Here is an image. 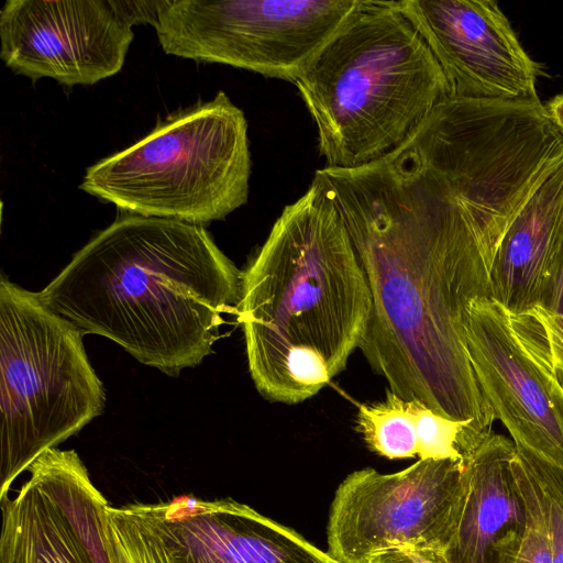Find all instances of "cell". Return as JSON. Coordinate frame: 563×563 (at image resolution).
Instances as JSON below:
<instances>
[{"instance_id": "cell-14", "label": "cell", "mask_w": 563, "mask_h": 563, "mask_svg": "<svg viewBox=\"0 0 563 563\" xmlns=\"http://www.w3.org/2000/svg\"><path fill=\"white\" fill-rule=\"evenodd\" d=\"M514 441L492 432L462 457L463 495L441 563H515L527 522Z\"/></svg>"}, {"instance_id": "cell-23", "label": "cell", "mask_w": 563, "mask_h": 563, "mask_svg": "<svg viewBox=\"0 0 563 563\" xmlns=\"http://www.w3.org/2000/svg\"><path fill=\"white\" fill-rule=\"evenodd\" d=\"M545 108L554 124L563 133V93L553 97Z\"/></svg>"}, {"instance_id": "cell-2", "label": "cell", "mask_w": 563, "mask_h": 563, "mask_svg": "<svg viewBox=\"0 0 563 563\" xmlns=\"http://www.w3.org/2000/svg\"><path fill=\"white\" fill-rule=\"evenodd\" d=\"M241 280L202 225L124 213L37 295L84 335L178 375L212 352L223 314L238 312Z\"/></svg>"}, {"instance_id": "cell-3", "label": "cell", "mask_w": 563, "mask_h": 563, "mask_svg": "<svg viewBox=\"0 0 563 563\" xmlns=\"http://www.w3.org/2000/svg\"><path fill=\"white\" fill-rule=\"evenodd\" d=\"M372 296L340 209L317 173L242 273L238 307L257 391L286 405L318 394L360 349Z\"/></svg>"}, {"instance_id": "cell-22", "label": "cell", "mask_w": 563, "mask_h": 563, "mask_svg": "<svg viewBox=\"0 0 563 563\" xmlns=\"http://www.w3.org/2000/svg\"><path fill=\"white\" fill-rule=\"evenodd\" d=\"M541 308L551 312L563 313V217L561 222V253L559 271L550 297Z\"/></svg>"}, {"instance_id": "cell-6", "label": "cell", "mask_w": 563, "mask_h": 563, "mask_svg": "<svg viewBox=\"0 0 563 563\" xmlns=\"http://www.w3.org/2000/svg\"><path fill=\"white\" fill-rule=\"evenodd\" d=\"M84 334L37 292L0 280V498L44 451L102 413Z\"/></svg>"}, {"instance_id": "cell-16", "label": "cell", "mask_w": 563, "mask_h": 563, "mask_svg": "<svg viewBox=\"0 0 563 563\" xmlns=\"http://www.w3.org/2000/svg\"><path fill=\"white\" fill-rule=\"evenodd\" d=\"M427 407L421 400H406L387 389L383 400L357 406L355 429L366 446L380 456L389 460L416 457Z\"/></svg>"}, {"instance_id": "cell-19", "label": "cell", "mask_w": 563, "mask_h": 563, "mask_svg": "<svg viewBox=\"0 0 563 563\" xmlns=\"http://www.w3.org/2000/svg\"><path fill=\"white\" fill-rule=\"evenodd\" d=\"M514 467L527 507L526 529L515 563H553L551 539L545 514L532 477L518 457V454H516Z\"/></svg>"}, {"instance_id": "cell-13", "label": "cell", "mask_w": 563, "mask_h": 563, "mask_svg": "<svg viewBox=\"0 0 563 563\" xmlns=\"http://www.w3.org/2000/svg\"><path fill=\"white\" fill-rule=\"evenodd\" d=\"M174 563H341L246 504L178 496L162 503Z\"/></svg>"}, {"instance_id": "cell-8", "label": "cell", "mask_w": 563, "mask_h": 563, "mask_svg": "<svg viewBox=\"0 0 563 563\" xmlns=\"http://www.w3.org/2000/svg\"><path fill=\"white\" fill-rule=\"evenodd\" d=\"M463 495L461 460H420L395 473L365 467L338 486L327 525V552L367 563L393 550L440 558L453 534Z\"/></svg>"}, {"instance_id": "cell-10", "label": "cell", "mask_w": 563, "mask_h": 563, "mask_svg": "<svg viewBox=\"0 0 563 563\" xmlns=\"http://www.w3.org/2000/svg\"><path fill=\"white\" fill-rule=\"evenodd\" d=\"M132 26L119 0H7L0 57L32 80L93 85L123 67Z\"/></svg>"}, {"instance_id": "cell-5", "label": "cell", "mask_w": 563, "mask_h": 563, "mask_svg": "<svg viewBox=\"0 0 563 563\" xmlns=\"http://www.w3.org/2000/svg\"><path fill=\"white\" fill-rule=\"evenodd\" d=\"M247 121L224 91L87 168L80 189L125 213L202 225L249 198Z\"/></svg>"}, {"instance_id": "cell-21", "label": "cell", "mask_w": 563, "mask_h": 563, "mask_svg": "<svg viewBox=\"0 0 563 563\" xmlns=\"http://www.w3.org/2000/svg\"><path fill=\"white\" fill-rule=\"evenodd\" d=\"M367 563H441L438 556L406 550H393L380 553Z\"/></svg>"}, {"instance_id": "cell-9", "label": "cell", "mask_w": 563, "mask_h": 563, "mask_svg": "<svg viewBox=\"0 0 563 563\" xmlns=\"http://www.w3.org/2000/svg\"><path fill=\"white\" fill-rule=\"evenodd\" d=\"M468 358L495 419L512 441L563 467V385L533 310L512 312L489 297L471 302Z\"/></svg>"}, {"instance_id": "cell-17", "label": "cell", "mask_w": 563, "mask_h": 563, "mask_svg": "<svg viewBox=\"0 0 563 563\" xmlns=\"http://www.w3.org/2000/svg\"><path fill=\"white\" fill-rule=\"evenodd\" d=\"M162 515V503L109 506L106 531L110 563H174Z\"/></svg>"}, {"instance_id": "cell-11", "label": "cell", "mask_w": 563, "mask_h": 563, "mask_svg": "<svg viewBox=\"0 0 563 563\" xmlns=\"http://www.w3.org/2000/svg\"><path fill=\"white\" fill-rule=\"evenodd\" d=\"M18 494L0 498V563H110L107 499L74 450L51 448Z\"/></svg>"}, {"instance_id": "cell-12", "label": "cell", "mask_w": 563, "mask_h": 563, "mask_svg": "<svg viewBox=\"0 0 563 563\" xmlns=\"http://www.w3.org/2000/svg\"><path fill=\"white\" fill-rule=\"evenodd\" d=\"M422 35L448 81L450 97L534 101L538 64L493 0L394 1Z\"/></svg>"}, {"instance_id": "cell-15", "label": "cell", "mask_w": 563, "mask_h": 563, "mask_svg": "<svg viewBox=\"0 0 563 563\" xmlns=\"http://www.w3.org/2000/svg\"><path fill=\"white\" fill-rule=\"evenodd\" d=\"M563 217V161L521 207L497 249L489 298L512 312L543 307L556 279Z\"/></svg>"}, {"instance_id": "cell-1", "label": "cell", "mask_w": 563, "mask_h": 563, "mask_svg": "<svg viewBox=\"0 0 563 563\" xmlns=\"http://www.w3.org/2000/svg\"><path fill=\"white\" fill-rule=\"evenodd\" d=\"M316 173L371 290L363 355L399 397L487 437L495 417L468 358L466 327L471 302L489 297L511 221L463 196L408 139L371 164Z\"/></svg>"}, {"instance_id": "cell-18", "label": "cell", "mask_w": 563, "mask_h": 563, "mask_svg": "<svg viewBox=\"0 0 563 563\" xmlns=\"http://www.w3.org/2000/svg\"><path fill=\"white\" fill-rule=\"evenodd\" d=\"M515 444L545 514L553 563H563V467L542 460L521 444Z\"/></svg>"}, {"instance_id": "cell-20", "label": "cell", "mask_w": 563, "mask_h": 563, "mask_svg": "<svg viewBox=\"0 0 563 563\" xmlns=\"http://www.w3.org/2000/svg\"><path fill=\"white\" fill-rule=\"evenodd\" d=\"M532 310L547 331L555 372L563 385V313L551 312L541 307H536Z\"/></svg>"}, {"instance_id": "cell-7", "label": "cell", "mask_w": 563, "mask_h": 563, "mask_svg": "<svg viewBox=\"0 0 563 563\" xmlns=\"http://www.w3.org/2000/svg\"><path fill=\"white\" fill-rule=\"evenodd\" d=\"M362 0H163V51L294 82Z\"/></svg>"}, {"instance_id": "cell-4", "label": "cell", "mask_w": 563, "mask_h": 563, "mask_svg": "<svg viewBox=\"0 0 563 563\" xmlns=\"http://www.w3.org/2000/svg\"><path fill=\"white\" fill-rule=\"evenodd\" d=\"M295 85L324 167L339 169L389 154L450 97L430 47L393 0H362Z\"/></svg>"}]
</instances>
